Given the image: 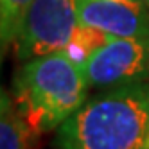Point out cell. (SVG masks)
<instances>
[{
	"label": "cell",
	"mask_w": 149,
	"mask_h": 149,
	"mask_svg": "<svg viewBox=\"0 0 149 149\" xmlns=\"http://www.w3.org/2000/svg\"><path fill=\"white\" fill-rule=\"evenodd\" d=\"M88 88L108 90L149 79V38L111 36L83 67Z\"/></svg>",
	"instance_id": "obj_4"
},
{
	"label": "cell",
	"mask_w": 149,
	"mask_h": 149,
	"mask_svg": "<svg viewBox=\"0 0 149 149\" xmlns=\"http://www.w3.org/2000/svg\"><path fill=\"white\" fill-rule=\"evenodd\" d=\"M15 108L41 135L59 127L86 102V77L65 50L24 61L13 81Z\"/></svg>",
	"instance_id": "obj_2"
},
{
	"label": "cell",
	"mask_w": 149,
	"mask_h": 149,
	"mask_svg": "<svg viewBox=\"0 0 149 149\" xmlns=\"http://www.w3.org/2000/svg\"><path fill=\"white\" fill-rule=\"evenodd\" d=\"M138 2H142V4H144L147 9H149V0H138Z\"/></svg>",
	"instance_id": "obj_10"
},
{
	"label": "cell",
	"mask_w": 149,
	"mask_h": 149,
	"mask_svg": "<svg viewBox=\"0 0 149 149\" xmlns=\"http://www.w3.org/2000/svg\"><path fill=\"white\" fill-rule=\"evenodd\" d=\"M110 38H111V34L104 33L101 29L88 27V25H77L72 38H70V41L67 43V47L63 50L67 52V56L76 63V65H79L83 68L86 65V61L90 59V56L99 47H102Z\"/></svg>",
	"instance_id": "obj_7"
},
{
	"label": "cell",
	"mask_w": 149,
	"mask_h": 149,
	"mask_svg": "<svg viewBox=\"0 0 149 149\" xmlns=\"http://www.w3.org/2000/svg\"><path fill=\"white\" fill-rule=\"evenodd\" d=\"M2 58H4V56H0V61H2ZM9 104H13V101L9 99V95L6 93V90L0 86V110H4L6 106H9Z\"/></svg>",
	"instance_id": "obj_9"
},
{
	"label": "cell",
	"mask_w": 149,
	"mask_h": 149,
	"mask_svg": "<svg viewBox=\"0 0 149 149\" xmlns=\"http://www.w3.org/2000/svg\"><path fill=\"white\" fill-rule=\"evenodd\" d=\"M33 0H0V54H6L9 43L18 38L27 9Z\"/></svg>",
	"instance_id": "obj_8"
},
{
	"label": "cell",
	"mask_w": 149,
	"mask_h": 149,
	"mask_svg": "<svg viewBox=\"0 0 149 149\" xmlns=\"http://www.w3.org/2000/svg\"><path fill=\"white\" fill-rule=\"evenodd\" d=\"M0 56H2V54H0Z\"/></svg>",
	"instance_id": "obj_11"
},
{
	"label": "cell",
	"mask_w": 149,
	"mask_h": 149,
	"mask_svg": "<svg viewBox=\"0 0 149 149\" xmlns=\"http://www.w3.org/2000/svg\"><path fill=\"white\" fill-rule=\"evenodd\" d=\"M77 25V0H33L16 38L18 59L63 50Z\"/></svg>",
	"instance_id": "obj_3"
},
{
	"label": "cell",
	"mask_w": 149,
	"mask_h": 149,
	"mask_svg": "<svg viewBox=\"0 0 149 149\" xmlns=\"http://www.w3.org/2000/svg\"><path fill=\"white\" fill-rule=\"evenodd\" d=\"M38 136L13 104L0 110V149H36Z\"/></svg>",
	"instance_id": "obj_6"
},
{
	"label": "cell",
	"mask_w": 149,
	"mask_h": 149,
	"mask_svg": "<svg viewBox=\"0 0 149 149\" xmlns=\"http://www.w3.org/2000/svg\"><path fill=\"white\" fill-rule=\"evenodd\" d=\"M58 149H149V83L93 95L59 126Z\"/></svg>",
	"instance_id": "obj_1"
},
{
	"label": "cell",
	"mask_w": 149,
	"mask_h": 149,
	"mask_svg": "<svg viewBox=\"0 0 149 149\" xmlns=\"http://www.w3.org/2000/svg\"><path fill=\"white\" fill-rule=\"evenodd\" d=\"M77 20L117 38H149V9L138 0H77Z\"/></svg>",
	"instance_id": "obj_5"
}]
</instances>
